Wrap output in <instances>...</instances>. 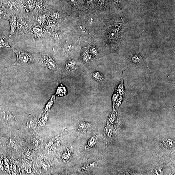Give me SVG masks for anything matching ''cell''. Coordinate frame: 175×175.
Listing matches in <instances>:
<instances>
[{"mask_svg":"<svg viewBox=\"0 0 175 175\" xmlns=\"http://www.w3.org/2000/svg\"><path fill=\"white\" fill-rule=\"evenodd\" d=\"M11 49L15 52L17 57V59L15 62L10 66L26 65L31 61L32 59L31 54L21 50L16 49L13 48Z\"/></svg>","mask_w":175,"mask_h":175,"instance_id":"cell-1","label":"cell"},{"mask_svg":"<svg viewBox=\"0 0 175 175\" xmlns=\"http://www.w3.org/2000/svg\"><path fill=\"white\" fill-rule=\"evenodd\" d=\"M42 63L44 66L49 70H54L57 69L55 61L48 55H44Z\"/></svg>","mask_w":175,"mask_h":175,"instance_id":"cell-2","label":"cell"},{"mask_svg":"<svg viewBox=\"0 0 175 175\" xmlns=\"http://www.w3.org/2000/svg\"><path fill=\"white\" fill-rule=\"evenodd\" d=\"M130 59L133 63L136 65H138L141 64H143L148 68V66L146 65L144 63L142 58L141 56L140 55L139 53L135 52L132 54L130 57Z\"/></svg>","mask_w":175,"mask_h":175,"instance_id":"cell-3","label":"cell"},{"mask_svg":"<svg viewBox=\"0 0 175 175\" xmlns=\"http://www.w3.org/2000/svg\"><path fill=\"white\" fill-rule=\"evenodd\" d=\"M9 22H10V35L9 37L10 38L14 34L17 28V22L15 14L13 13V16L12 17L9 19Z\"/></svg>","mask_w":175,"mask_h":175,"instance_id":"cell-4","label":"cell"},{"mask_svg":"<svg viewBox=\"0 0 175 175\" xmlns=\"http://www.w3.org/2000/svg\"><path fill=\"white\" fill-rule=\"evenodd\" d=\"M78 68V65L76 61L74 60H69L66 62L65 69L67 71H74L77 70Z\"/></svg>","mask_w":175,"mask_h":175,"instance_id":"cell-5","label":"cell"},{"mask_svg":"<svg viewBox=\"0 0 175 175\" xmlns=\"http://www.w3.org/2000/svg\"><path fill=\"white\" fill-rule=\"evenodd\" d=\"M2 118L5 123H8L11 120L12 115L10 112L7 110H3L1 113Z\"/></svg>","mask_w":175,"mask_h":175,"instance_id":"cell-6","label":"cell"},{"mask_svg":"<svg viewBox=\"0 0 175 175\" xmlns=\"http://www.w3.org/2000/svg\"><path fill=\"white\" fill-rule=\"evenodd\" d=\"M92 77L96 81L99 83H103L105 80L103 74L99 72H95L93 73L92 74Z\"/></svg>","mask_w":175,"mask_h":175,"instance_id":"cell-7","label":"cell"},{"mask_svg":"<svg viewBox=\"0 0 175 175\" xmlns=\"http://www.w3.org/2000/svg\"><path fill=\"white\" fill-rule=\"evenodd\" d=\"M67 91L66 88L61 84L58 87L56 91V95L59 97H62L66 95Z\"/></svg>","mask_w":175,"mask_h":175,"instance_id":"cell-8","label":"cell"},{"mask_svg":"<svg viewBox=\"0 0 175 175\" xmlns=\"http://www.w3.org/2000/svg\"><path fill=\"white\" fill-rule=\"evenodd\" d=\"M97 142V138L95 136H92L88 141L86 147L87 148H91L96 145Z\"/></svg>","mask_w":175,"mask_h":175,"instance_id":"cell-9","label":"cell"},{"mask_svg":"<svg viewBox=\"0 0 175 175\" xmlns=\"http://www.w3.org/2000/svg\"><path fill=\"white\" fill-rule=\"evenodd\" d=\"M78 125L80 130H83V131H86V130H88V129L90 128L91 127V124L85 122H79Z\"/></svg>","mask_w":175,"mask_h":175,"instance_id":"cell-10","label":"cell"},{"mask_svg":"<svg viewBox=\"0 0 175 175\" xmlns=\"http://www.w3.org/2000/svg\"><path fill=\"white\" fill-rule=\"evenodd\" d=\"M42 28L39 26H35L33 29V32L34 35L37 36H41L42 34Z\"/></svg>","mask_w":175,"mask_h":175,"instance_id":"cell-11","label":"cell"},{"mask_svg":"<svg viewBox=\"0 0 175 175\" xmlns=\"http://www.w3.org/2000/svg\"><path fill=\"white\" fill-rule=\"evenodd\" d=\"M55 96H56L55 94L52 95V96L49 102H48V104L46 105V107H45L44 111V113H45L47 111H48V110L50 108L52 105H53L55 100Z\"/></svg>","mask_w":175,"mask_h":175,"instance_id":"cell-12","label":"cell"},{"mask_svg":"<svg viewBox=\"0 0 175 175\" xmlns=\"http://www.w3.org/2000/svg\"><path fill=\"white\" fill-rule=\"evenodd\" d=\"M4 47H7L9 48H12L10 45H9L5 37H3L0 39V49Z\"/></svg>","mask_w":175,"mask_h":175,"instance_id":"cell-13","label":"cell"},{"mask_svg":"<svg viewBox=\"0 0 175 175\" xmlns=\"http://www.w3.org/2000/svg\"><path fill=\"white\" fill-rule=\"evenodd\" d=\"M71 155V151L70 150H66L63 154L62 159L65 161H66L70 158Z\"/></svg>","mask_w":175,"mask_h":175,"instance_id":"cell-14","label":"cell"},{"mask_svg":"<svg viewBox=\"0 0 175 175\" xmlns=\"http://www.w3.org/2000/svg\"><path fill=\"white\" fill-rule=\"evenodd\" d=\"M36 8L38 9H42L44 6V3L43 0H38L36 5Z\"/></svg>","mask_w":175,"mask_h":175,"instance_id":"cell-15","label":"cell"},{"mask_svg":"<svg viewBox=\"0 0 175 175\" xmlns=\"http://www.w3.org/2000/svg\"><path fill=\"white\" fill-rule=\"evenodd\" d=\"M25 5L30 8L32 7L34 4V0H23Z\"/></svg>","mask_w":175,"mask_h":175,"instance_id":"cell-16","label":"cell"},{"mask_svg":"<svg viewBox=\"0 0 175 175\" xmlns=\"http://www.w3.org/2000/svg\"><path fill=\"white\" fill-rule=\"evenodd\" d=\"M73 46L71 44H67L64 47L63 50L65 52H69L72 50Z\"/></svg>","mask_w":175,"mask_h":175,"instance_id":"cell-17","label":"cell"},{"mask_svg":"<svg viewBox=\"0 0 175 175\" xmlns=\"http://www.w3.org/2000/svg\"><path fill=\"white\" fill-rule=\"evenodd\" d=\"M37 20L38 22L41 25H43L46 21V17L44 15L40 16L38 17Z\"/></svg>","mask_w":175,"mask_h":175,"instance_id":"cell-18","label":"cell"},{"mask_svg":"<svg viewBox=\"0 0 175 175\" xmlns=\"http://www.w3.org/2000/svg\"><path fill=\"white\" fill-rule=\"evenodd\" d=\"M50 16L53 19H57L59 17V14L57 12H52Z\"/></svg>","mask_w":175,"mask_h":175,"instance_id":"cell-19","label":"cell"},{"mask_svg":"<svg viewBox=\"0 0 175 175\" xmlns=\"http://www.w3.org/2000/svg\"><path fill=\"white\" fill-rule=\"evenodd\" d=\"M47 24L48 26H54L56 25V22L55 20H51V19H49L47 22Z\"/></svg>","mask_w":175,"mask_h":175,"instance_id":"cell-20","label":"cell"},{"mask_svg":"<svg viewBox=\"0 0 175 175\" xmlns=\"http://www.w3.org/2000/svg\"><path fill=\"white\" fill-rule=\"evenodd\" d=\"M78 29L79 31L81 33H83V34H85L86 33H87L86 29L83 26H81V25H79V26H78Z\"/></svg>","mask_w":175,"mask_h":175,"instance_id":"cell-21","label":"cell"},{"mask_svg":"<svg viewBox=\"0 0 175 175\" xmlns=\"http://www.w3.org/2000/svg\"><path fill=\"white\" fill-rule=\"evenodd\" d=\"M52 36L56 39H59L61 36V34L58 31H55L53 33Z\"/></svg>","mask_w":175,"mask_h":175,"instance_id":"cell-22","label":"cell"},{"mask_svg":"<svg viewBox=\"0 0 175 175\" xmlns=\"http://www.w3.org/2000/svg\"><path fill=\"white\" fill-rule=\"evenodd\" d=\"M5 12L4 9L2 8H0V20H1L2 18L5 16Z\"/></svg>","mask_w":175,"mask_h":175,"instance_id":"cell-23","label":"cell"},{"mask_svg":"<svg viewBox=\"0 0 175 175\" xmlns=\"http://www.w3.org/2000/svg\"><path fill=\"white\" fill-rule=\"evenodd\" d=\"M33 122L30 120V121H28L27 122V128L31 129L33 127Z\"/></svg>","mask_w":175,"mask_h":175,"instance_id":"cell-24","label":"cell"},{"mask_svg":"<svg viewBox=\"0 0 175 175\" xmlns=\"http://www.w3.org/2000/svg\"><path fill=\"white\" fill-rule=\"evenodd\" d=\"M105 0H98L99 4L100 6H103L105 3Z\"/></svg>","mask_w":175,"mask_h":175,"instance_id":"cell-25","label":"cell"},{"mask_svg":"<svg viewBox=\"0 0 175 175\" xmlns=\"http://www.w3.org/2000/svg\"><path fill=\"white\" fill-rule=\"evenodd\" d=\"M70 1L73 5L76 6L77 5V2L76 0H70Z\"/></svg>","mask_w":175,"mask_h":175,"instance_id":"cell-26","label":"cell"},{"mask_svg":"<svg viewBox=\"0 0 175 175\" xmlns=\"http://www.w3.org/2000/svg\"><path fill=\"white\" fill-rule=\"evenodd\" d=\"M114 2L115 3V5L116 6H118V7L119 6V3L120 1V0H113Z\"/></svg>","mask_w":175,"mask_h":175,"instance_id":"cell-27","label":"cell"},{"mask_svg":"<svg viewBox=\"0 0 175 175\" xmlns=\"http://www.w3.org/2000/svg\"><path fill=\"white\" fill-rule=\"evenodd\" d=\"M1 1L0 0V7L1 6Z\"/></svg>","mask_w":175,"mask_h":175,"instance_id":"cell-28","label":"cell"},{"mask_svg":"<svg viewBox=\"0 0 175 175\" xmlns=\"http://www.w3.org/2000/svg\"><path fill=\"white\" fill-rule=\"evenodd\" d=\"M1 82V81L0 79V86Z\"/></svg>","mask_w":175,"mask_h":175,"instance_id":"cell-29","label":"cell"}]
</instances>
